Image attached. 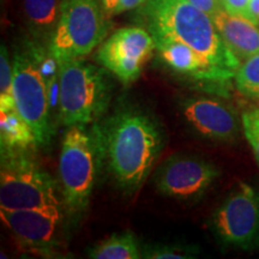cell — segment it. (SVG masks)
I'll list each match as a JSON object with an SVG mask.
<instances>
[{"mask_svg": "<svg viewBox=\"0 0 259 259\" xmlns=\"http://www.w3.org/2000/svg\"><path fill=\"white\" fill-rule=\"evenodd\" d=\"M251 17L252 22L259 25V0H251Z\"/></svg>", "mask_w": 259, "mask_h": 259, "instance_id": "d4e9b609", "label": "cell"}, {"mask_svg": "<svg viewBox=\"0 0 259 259\" xmlns=\"http://www.w3.org/2000/svg\"><path fill=\"white\" fill-rule=\"evenodd\" d=\"M161 59L176 72L197 80L228 82L234 72L226 71L210 63L205 57L189 45L169 37H154Z\"/></svg>", "mask_w": 259, "mask_h": 259, "instance_id": "4fadbf2b", "label": "cell"}, {"mask_svg": "<svg viewBox=\"0 0 259 259\" xmlns=\"http://www.w3.org/2000/svg\"><path fill=\"white\" fill-rule=\"evenodd\" d=\"M212 227L223 244L250 248L259 238V193L240 184L213 215Z\"/></svg>", "mask_w": 259, "mask_h": 259, "instance_id": "9c48e42d", "label": "cell"}, {"mask_svg": "<svg viewBox=\"0 0 259 259\" xmlns=\"http://www.w3.org/2000/svg\"><path fill=\"white\" fill-rule=\"evenodd\" d=\"M113 178L126 192L143 185L161 153L162 136L147 114L126 109L94 128Z\"/></svg>", "mask_w": 259, "mask_h": 259, "instance_id": "6da1fadb", "label": "cell"}, {"mask_svg": "<svg viewBox=\"0 0 259 259\" xmlns=\"http://www.w3.org/2000/svg\"><path fill=\"white\" fill-rule=\"evenodd\" d=\"M38 145L36 136L17 108L0 111V147L29 151Z\"/></svg>", "mask_w": 259, "mask_h": 259, "instance_id": "9a60e30c", "label": "cell"}, {"mask_svg": "<svg viewBox=\"0 0 259 259\" xmlns=\"http://www.w3.org/2000/svg\"><path fill=\"white\" fill-rule=\"evenodd\" d=\"M0 209L61 206L58 184L40 166L31 150L2 149Z\"/></svg>", "mask_w": 259, "mask_h": 259, "instance_id": "277c9868", "label": "cell"}, {"mask_svg": "<svg viewBox=\"0 0 259 259\" xmlns=\"http://www.w3.org/2000/svg\"><path fill=\"white\" fill-rule=\"evenodd\" d=\"M61 2L59 0H23L24 15L31 34L38 40L50 42L58 17Z\"/></svg>", "mask_w": 259, "mask_h": 259, "instance_id": "2e32d148", "label": "cell"}, {"mask_svg": "<svg viewBox=\"0 0 259 259\" xmlns=\"http://www.w3.org/2000/svg\"><path fill=\"white\" fill-rule=\"evenodd\" d=\"M105 14L97 0H63L48 53L57 63L89 56L108 32Z\"/></svg>", "mask_w": 259, "mask_h": 259, "instance_id": "8992f818", "label": "cell"}, {"mask_svg": "<svg viewBox=\"0 0 259 259\" xmlns=\"http://www.w3.org/2000/svg\"><path fill=\"white\" fill-rule=\"evenodd\" d=\"M210 162L191 155H176L158 168L155 186L163 196L178 200L199 198L219 177Z\"/></svg>", "mask_w": 259, "mask_h": 259, "instance_id": "8fae6325", "label": "cell"}, {"mask_svg": "<svg viewBox=\"0 0 259 259\" xmlns=\"http://www.w3.org/2000/svg\"><path fill=\"white\" fill-rule=\"evenodd\" d=\"M40 50L32 47L17 52L14 64V95L16 108L36 136L38 145H47L53 136L51 118V90L38 59Z\"/></svg>", "mask_w": 259, "mask_h": 259, "instance_id": "52a82bcc", "label": "cell"}, {"mask_svg": "<svg viewBox=\"0 0 259 259\" xmlns=\"http://www.w3.org/2000/svg\"><path fill=\"white\" fill-rule=\"evenodd\" d=\"M88 255L94 259H138L143 257L137 238L131 232L111 235L94 246Z\"/></svg>", "mask_w": 259, "mask_h": 259, "instance_id": "e0dca14e", "label": "cell"}, {"mask_svg": "<svg viewBox=\"0 0 259 259\" xmlns=\"http://www.w3.org/2000/svg\"><path fill=\"white\" fill-rule=\"evenodd\" d=\"M111 96L105 67L82 59L58 63V114L63 125L93 124L107 111Z\"/></svg>", "mask_w": 259, "mask_h": 259, "instance_id": "3957f363", "label": "cell"}, {"mask_svg": "<svg viewBox=\"0 0 259 259\" xmlns=\"http://www.w3.org/2000/svg\"><path fill=\"white\" fill-rule=\"evenodd\" d=\"M196 257V251L179 245H155L147 247L143 258L149 259H189Z\"/></svg>", "mask_w": 259, "mask_h": 259, "instance_id": "ffe728a7", "label": "cell"}, {"mask_svg": "<svg viewBox=\"0 0 259 259\" xmlns=\"http://www.w3.org/2000/svg\"><path fill=\"white\" fill-rule=\"evenodd\" d=\"M61 206L30 209H0V219L24 251L52 254L57 246Z\"/></svg>", "mask_w": 259, "mask_h": 259, "instance_id": "30bf717a", "label": "cell"}, {"mask_svg": "<svg viewBox=\"0 0 259 259\" xmlns=\"http://www.w3.org/2000/svg\"><path fill=\"white\" fill-rule=\"evenodd\" d=\"M236 88L250 97H259V53L248 58L234 74Z\"/></svg>", "mask_w": 259, "mask_h": 259, "instance_id": "ac0fdd59", "label": "cell"}, {"mask_svg": "<svg viewBox=\"0 0 259 259\" xmlns=\"http://www.w3.org/2000/svg\"><path fill=\"white\" fill-rule=\"evenodd\" d=\"M136 15L153 37L184 42L226 71L235 73L240 66V60L226 46L212 18L187 0H147Z\"/></svg>", "mask_w": 259, "mask_h": 259, "instance_id": "7a4b0ae2", "label": "cell"}, {"mask_svg": "<svg viewBox=\"0 0 259 259\" xmlns=\"http://www.w3.org/2000/svg\"><path fill=\"white\" fill-rule=\"evenodd\" d=\"M241 122L245 137L251 145L255 161L259 164V109L242 113Z\"/></svg>", "mask_w": 259, "mask_h": 259, "instance_id": "44dd1931", "label": "cell"}, {"mask_svg": "<svg viewBox=\"0 0 259 259\" xmlns=\"http://www.w3.org/2000/svg\"><path fill=\"white\" fill-rule=\"evenodd\" d=\"M212 21L223 42L239 60H246L259 53V28L251 19L231 15L221 10Z\"/></svg>", "mask_w": 259, "mask_h": 259, "instance_id": "5bb4252c", "label": "cell"}, {"mask_svg": "<svg viewBox=\"0 0 259 259\" xmlns=\"http://www.w3.org/2000/svg\"><path fill=\"white\" fill-rule=\"evenodd\" d=\"M16 108L14 95V64L4 45L0 48V111Z\"/></svg>", "mask_w": 259, "mask_h": 259, "instance_id": "d6986e66", "label": "cell"}, {"mask_svg": "<svg viewBox=\"0 0 259 259\" xmlns=\"http://www.w3.org/2000/svg\"><path fill=\"white\" fill-rule=\"evenodd\" d=\"M191 4L208 14L210 17L223 10L221 0H187Z\"/></svg>", "mask_w": 259, "mask_h": 259, "instance_id": "cb8c5ba5", "label": "cell"}, {"mask_svg": "<svg viewBox=\"0 0 259 259\" xmlns=\"http://www.w3.org/2000/svg\"><path fill=\"white\" fill-rule=\"evenodd\" d=\"M102 158L95 131L84 126H70L61 143L59 180L65 206L71 213H80L88 208L97 169Z\"/></svg>", "mask_w": 259, "mask_h": 259, "instance_id": "5b68a950", "label": "cell"}, {"mask_svg": "<svg viewBox=\"0 0 259 259\" xmlns=\"http://www.w3.org/2000/svg\"><path fill=\"white\" fill-rule=\"evenodd\" d=\"M156 50L153 35L143 27L121 28L102 42L96 59L124 84L141 77L147 61Z\"/></svg>", "mask_w": 259, "mask_h": 259, "instance_id": "ba28073f", "label": "cell"}, {"mask_svg": "<svg viewBox=\"0 0 259 259\" xmlns=\"http://www.w3.org/2000/svg\"><path fill=\"white\" fill-rule=\"evenodd\" d=\"M181 112L185 120L205 137L221 142L238 137V115L226 103L206 97H192L183 102Z\"/></svg>", "mask_w": 259, "mask_h": 259, "instance_id": "7c38bea8", "label": "cell"}, {"mask_svg": "<svg viewBox=\"0 0 259 259\" xmlns=\"http://www.w3.org/2000/svg\"><path fill=\"white\" fill-rule=\"evenodd\" d=\"M147 0H101V4L107 15L114 16L138 9Z\"/></svg>", "mask_w": 259, "mask_h": 259, "instance_id": "7402d4cb", "label": "cell"}, {"mask_svg": "<svg viewBox=\"0 0 259 259\" xmlns=\"http://www.w3.org/2000/svg\"><path fill=\"white\" fill-rule=\"evenodd\" d=\"M223 10L228 14L251 19V0H221Z\"/></svg>", "mask_w": 259, "mask_h": 259, "instance_id": "603a6c76", "label": "cell"}]
</instances>
